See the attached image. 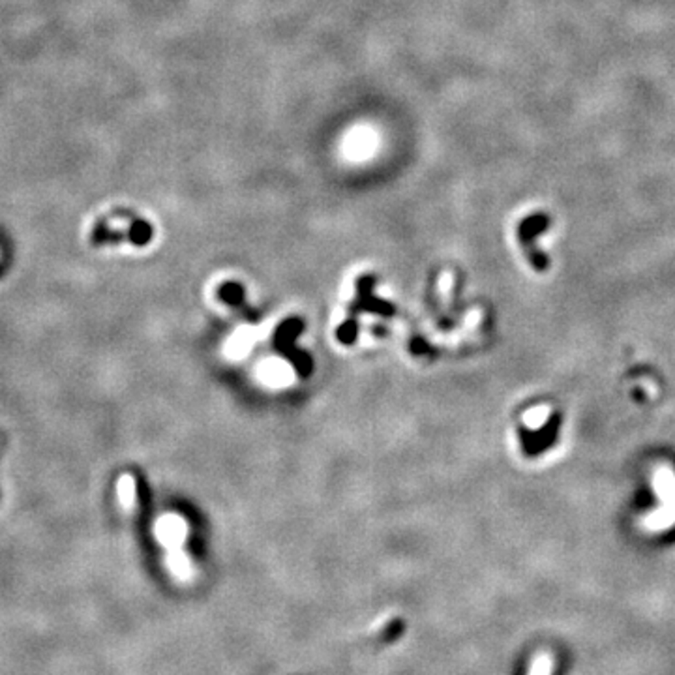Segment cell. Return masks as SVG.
<instances>
[{
    "label": "cell",
    "mask_w": 675,
    "mask_h": 675,
    "mask_svg": "<svg viewBox=\"0 0 675 675\" xmlns=\"http://www.w3.org/2000/svg\"><path fill=\"white\" fill-rule=\"evenodd\" d=\"M117 492H119V503L122 505V509L130 512L137 503V488L136 480L131 474H122L117 484Z\"/></svg>",
    "instance_id": "obj_1"
},
{
    "label": "cell",
    "mask_w": 675,
    "mask_h": 675,
    "mask_svg": "<svg viewBox=\"0 0 675 675\" xmlns=\"http://www.w3.org/2000/svg\"><path fill=\"white\" fill-rule=\"evenodd\" d=\"M263 375H267L270 383H284L285 375H287V370H285L284 364H278V362H268L267 366L263 368Z\"/></svg>",
    "instance_id": "obj_3"
},
{
    "label": "cell",
    "mask_w": 675,
    "mask_h": 675,
    "mask_svg": "<svg viewBox=\"0 0 675 675\" xmlns=\"http://www.w3.org/2000/svg\"><path fill=\"white\" fill-rule=\"evenodd\" d=\"M553 674V657L551 653L540 651L531 660L528 675H551Z\"/></svg>",
    "instance_id": "obj_2"
}]
</instances>
